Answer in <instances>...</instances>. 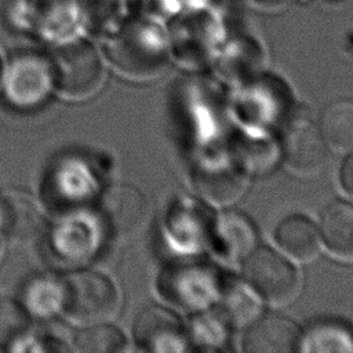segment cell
I'll use <instances>...</instances> for the list:
<instances>
[{"instance_id":"6da1fadb","label":"cell","mask_w":353,"mask_h":353,"mask_svg":"<svg viewBox=\"0 0 353 353\" xmlns=\"http://www.w3.org/2000/svg\"><path fill=\"white\" fill-rule=\"evenodd\" d=\"M106 170L108 167L97 156L84 153L57 156L40 181L39 200L52 216L95 207L105 188Z\"/></svg>"},{"instance_id":"7a4b0ae2","label":"cell","mask_w":353,"mask_h":353,"mask_svg":"<svg viewBox=\"0 0 353 353\" xmlns=\"http://www.w3.org/2000/svg\"><path fill=\"white\" fill-rule=\"evenodd\" d=\"M108 237L95 207L54 215L43 232L50 258L65 270L90 266L101 254Z\"/></svg>"},{"instance_id":"3957f363","label":"cell","mask_w":353,"mask_h":353,"mask_svg":"<svg viewBox=\"0 0 353 353\" xmlns=\"http://www.w3.org/2000/svg\"><path fill=\"white\" fill-rule=\"evenodd\" d=\"M66 299L62 316L77 327L112 321L120 310V291L105 272L83 266L63 272Z\"/></svg>"},{"instance_id":"277c9868","label":"cell","mask_w":353,"mask_h":353,"mask_svg":"<svg viewBox=\"0 0 353 353\" xmlns=\"http://www.w3.org/2000/svg\"><path fill=\"white\" fill-rule=\"evenodd\" d=\"M0 92L14 109L40 108L55 94V72L51 54L19 50L6 61Z\"/></svg>"},{"instance_id":"5b68a950","label":"cell","mask_w":353,"mask_h":353,"mask_svg":"<svg viewBox=\"0 0 353 353\" xmlns=\"http://www.w3.org/2000/svg\"><path fill=\"white\" fill-rule=\"evenodd\" d=\"M55 94L68 101H84L95 95L105 80V62L98 48L79 36L52 47Z\"/></svg>"},{"instance_id":"8992f818","label":"cell","mask_w":353,"mask_h":353,"mask_svg":"<svg viewBox=\"0 0 353 353\" xmlns=\"http://www.w3.org/2000/svg\"><path fill=\"white\" fill-rule=\"evenodd\" d=\"M245 285L262 301L281 306L299 292L301 276L292 259L272 247H255L243 259Z\"/></svg>"},{"instance_id":"52a82bcc","label":"cell","mask_w":353,"mask_h":353,"mask_svg":"<svg viewBox=\"0 0 353 353\" xmlns=\"http://www.w3.org/2000/svg\"><path fill=\"white\" fill-rule=\"evenodd\" d=\"M12 11V23L52 47L80 36L83 28L76 0H22Z\"/></svg>"},{"instance_id":"ba28073f","label":"cell","mask_w":353,"mask_h":353,"mask_svg":"<svg viewBox=\"0 0 353 353\" xmlns=\"http://www.w3.org/2000/svg\"><path fill=\"white\" fill-rule=\"evenodd\" d=\"M105 57L117 72L130 79H148L163 66L161 50L152 48L148 33L137 25L110 36L105 46Z\"/></svg>"},{"instance_id":"9c48e42d","label":"cell","mask_w":353,"mask_h":353,"mask_svg":"<svg viewBox=\"0 0 353 353\" xmlns=\"http://www.w3.org/2000/svg\"><path fill=\"white\" fill-rule=\"evenodd\" d=\"M108 236L127 239L141 230L148 218V201L143 193L128 183L105 186L95 205Z\"/></svg>"},{"instance_id":"30bf717a","label":"cell","mask_w":353,"mask_h":353,"mask_svg":"<svg viewBox=\"0 0 353 353\" xmlns=\"http://www.w3.org/2000/svg\"><path fill=\"white\" fill-rule=\"evenodd\" d=\"M1 225L4 241L29 244L43 234L47 226V211L39 197L18 188L0 189Z\"/></svg>"},{"instance_id":"8fae6325","label":"cell","mask_w":353,"mask_h":353,"mask_svg":"<svg viewBox=\"0 0 353 353\" xmlns=\"http://www.w3.org/2000/svg\"><path fill=\"white\" fill-rule=\"evenodd\" d=\"M132 341L145 352H181L188 334L181 319L168 307L149 305L138 312L132 323Z\"/></svg>"},{"instance_id":"7c38bea8","label":"cell","mask_w":353,"mask_h":353,"mask_svg":"<svg viewBox=\"0 0 353 353\" xmlns=\"http://www.w3.org/2000/svg\"><path fill=\"white\" fill-rule=\"evenodd\" d=\"M328 149L317 124L298 120L287 128L283 152L294 172L306 176L321 172L328 160Z\"/></svg>"},{"instance_id":"4fadbf2b","label":"cell","mask_w":353,"mask_h":353,"mask_svg":"<svg viewBox=\"0 0 353 353\" xmlns=\"http://www.w3.org/2000/svg\"><path fill=\"white\" fill-rule=\"evenodd\" d=\"M160 291L182 307L201 309L219 296V287L211 269L186 265L174 269L160 281Z\"/></svg>"},{"instance_id":"5bb4252c","label":"cell","mask_w":353,"mask_h":353,"mask_svg":"<svg viewBox=\"0 0 353 353\" xmlns=\"http://www.w3.org/2000/svg\"><path fill=\"white\" fill-rule=\"evenodd\" d=\"M301 331L287 316L268 312L259 313L247 324L243 350L251 353H284L298 349Z\"/></svg>"},{"instance_id":"9a60e30c","label":"cell","mask_w":353,"mask_h":353,"mask_svg":"<svg viewBox=\"0 0 353 353\" xmlns=\"http://www.w3.org/2000/svg\"><path fill=\"white\" fill-rule=\"evenodd\" d=\"M17 299L33 320H52L62 316L66 299L63 273L40 272L30 276Z\"/></svg>"},{"instance_id":"2e32d148","label":"cell","mask_w":353,"mask_h":353,"mask_svg":"<svg viewBox=\"0 0 353 353\" xmlns=\"http://www.w3.org/2000/svg\"><path fill=\"white\" fill-rule=\"evenodd\" d=\"M273 237L283 254L299 262L314 259L323 245L319 226L302 214H292L281 219L274 229Z\"/></svg>"},{"instance_id":"e0dca14e","label":"cell","mask_w":353,"mask_h":353,"mask_svg":"<svg viewBox=\"0 0 353 353\" xmlns=\"http://www.w3.org/2000/svg\"><path fill=\"white\" fill-rule=\"evenodd\" d=\"M319 230L332 255L353 261V199L330 203L321 212Z\"/></svg>"},{"instance_id":"ac0fdd59","label":"cell","mask_w":353,"mask_h":353,"mask_svg":"<svg viewBox=\"0 0 353 353\" xmlns=\"http://www.w3.org/2000/svg\"><path fill=\"white\" fill-rule=\"evenodd\" d=\"M214 248L228 261H243L255 248V232L240 214L229 212L218 219L212 234Z\"/></svg>"},{"instance_id":"d6986e66","label":"cell","mask_w":353,"mask_h":353,"mask_svg":"<svg viewBox=\"0 0 353 353\" xmlns=\"http://www.w3.org/2000/svg\"><path fill=\"white\" fill-rule=\"evenodd\" d=\"M317 127L328 145L338 152L353 149V98L328 102L319 117Z\"/></svg>"},{"instance_id":"ffe728a7","label":"cell","mask_w":353,"mask_h":353,"mask_svg":"<svg viewBox=\"0 0 353 353\" xmlns=\"http://www.w3.org/2000/svg\"><path fill=\"white\" fill-rule=\"evenodd\" d=\"M296 350L353 352V332L335 320L317 321L301 332Z\"/></svg>"},{"instance_id":"44dd1931","label":"cell","mask_w":353,"mask_h":353,"mask_svg":"<svg viewBox=\"0 0 353 353\" xmlns=\"http://www.w3.org/2000/svg\"><path fill=\"white\" fill-rule=\"evenodd\" d=\"M127 346V335L112 321L79 327L72 341V349L83 353H117Z\"/></svg>"},{"instance_id":"7402d4cb","label":"cell","mask_w":353,"mask_h":353,"mask_svg":"<svg viewBox=\"0 0 353 353\" xmlns=\"http://www.w3.org/2000/svg\"><path fill=\"white\" fill-rule=\"evenodd\" d=\"M33 330V319L17 298L0 296V350L14 347Z\"/></svg>"},{"instance_id":"603a6c76","label":"cell","mask_w":353,"mask_h":353,"mask_svg":"<svg viewBox=\"0 0 353 353\" xmlns=\"http://www.w3.org/2000/svg\"><path fill=\"white\" fill-rule=\"evenodd\" d=\"M258 296L247 285H232L223 291L221 314L234 325H247L259 314Z\"/></svg>"},{"instance_id":"cb8c5ba5","label":"cell","mask_w":353,"mask_h":353,"mask_svg":"<svg viewBox=\"0 0 353 353\" xmlns=\"http://www.w3.org/2000/svg\"><path fill=\"white\" fill-rule=\"evenodd\" d=\"M73 350L72 345H68L62 338L47 334V332H36L32 330L15 347L12 352L21 353H33V352H69Z\"/></svg>"},{"instance_id":"d4e9b609","label":"cell","mask_w":353,"mask_h":353,"mask_svg":"<svg viewBox=\"0 0 353 353\" xmlns=\"http://www.w3.org/2000/svg\"><path fill=\"white\" fill-rule=\"evenodd\" d=\"M190 336L194 341V343L203 345L205 347H210L211 345L223 343L222 341L225 338V330L221 319L199 316L193 321Z\"/></svg>"},{"instance_id":"484cf974","label":"cell","mask_w":353,"mask_h":353,"mask_svg":"<svg viewBox=\"0 0 353 353\" xmlns=\"http://www.w3.org/2000/svg\"><path fill=\"white\" fill-rule=\"evenodd\" d=\"M339 185L342 190L353 199V149L347 152L339 168Z\"/></svg>"},{"instance_id":"4316f807","label":"cell","mask_w":353,"mask_h":353,"mask_svg":"<svg viewBox=\"0 0 353 353\" xmlns=\"http://www.w3.org/2000/svg\"><path fill=\"white\" fill-rule=\"evenodd\" d=\"M4 68H6V59H4V58H3V55L0 54V87H1V81H3Z\"/></svg>"},{"instance_id":"83f0119b","label":"cell","mask_w":353,"mask_h":353,"mask_svg":"<svg viewBox=\"0 0 353 353\" xmlns=\"http://www.w3.org/2000/svg\"><path fill=\"white\" fill-rule=\"evenodd\" d=\"M4 239H3V236H1V233H0V261H1V256H3V251H4Z\"/></svg>"},{"instance_id":"f1b7e54d","label":"cell","mask_w":353,"mask_h":353,"mask_svg":"<svg viewBox=\"0 0 353 353\" xmlns=\"http://www.w3.org/2000/svg\"><path fill=\"white\" fill-rule=\"evenodd\" d=\"M0 225H1V207H0Z\"/></svg>"}]
</instances>
